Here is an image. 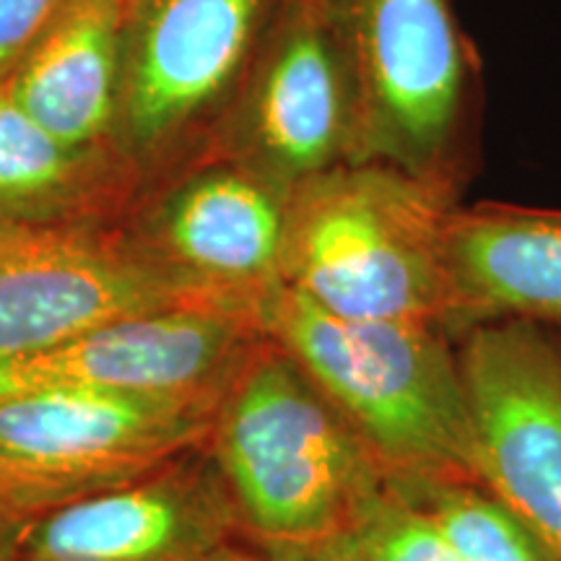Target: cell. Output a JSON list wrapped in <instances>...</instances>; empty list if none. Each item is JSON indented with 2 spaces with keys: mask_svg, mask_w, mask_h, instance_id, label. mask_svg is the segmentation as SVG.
Segmentation results:
<instances>
[{
  "mask_svg": "<svg viewBox=\"0 0 561 561\" xmlns=\"http://www.w3.org/2000/svg\"><path fill=\"white\" fill-rule=\"evenodd\" d=\"M250 138L278 185L359 161V104L325 0H297L250 100Z\"/></svg>",
  "mask_w": 561,
  "mask_h": 561,
  "instance_id": "11",
  "label": "cell"
},
{
  "mask_svg": "<svg viewBox=\"0 0 561 561\" xmlns=\"http://www.w3.org/2000/svg\"><path fill=\"white\" fill-rule=\"evenodd\" d=\"M289 187L250 167L203 174L161 216L157 234L136 248L187 297L261 312L284 276Z\"/></svg>",
  "mask_w": 561,
  "mask_h": 561,
  "instance_id": "10",
  "label": "cell"
},
{
  "mask_svg": "<svg viewBox=\"0 0 561 561\" xmlns=\"http://www.w3.org/2000/svg\"><path fill=\"white\" fill-rule=\"evenodd\" d=\"M210 305L110 234L60 224L0 227V367L130 314Z\"/></svg>",
  "mask_w": 561,
  "mask_h": 561,
  "instance_id": "8",
  "label": "cell"
},
{
  "mask_svg": "<svg viewBox=\"0 0 561 561\" xmlns=\"http://www.w3.org/2000/svg\"><path fill=\"white\" fill-rule=\"evenodd\" d=\"M263 328L307 371L392 491L481 481L458 341L426 320H348L289 286Z\"/></svg>",
  "mask_w": 561,
  "mask_h": 561,
  "instance_id": "2",
  "label": "cell"
},
{
  "mask_svg": "<svg viewBox=\"0 0 561 561\" xmlns=\"http://www.w3.org/2000/svg\"><path fill=\"white\" fill-rule=\"evenodd\" d=\"M297 561H341V559L333 557L331 551H320V553H312V557H305V559H297Z\"/></svg>",
  "mask_w": 561,
  "mask_h": 561,
  "instance_id": "21",
  "label": "cell"
},
{
  "mask_svg": "<svg viewBox=\"0 0 561 561\" xmlns=\"http://www.w3.org/2000/svg\"><path fill=\"white\" fill-rule=\"evenodd\" d=\"M265 0H157L136 62L130 121L140 136L180 123L240 76Z\"/></svg>",
  "mask_w": 561,
  "mask_h": 561,
  "instance_id": "13",
  "label": "cell"
},
{
  "mask_svg": "<svg viewBox=\"0 0 561 561\" xmlns=\"http://www.w3.org/2000/svg\"><path fill=\"white\" fill-rule=\"evenodd\" d=\"M458 203L380 161L312 174L286 203L284 286L339 318L442 328L445 224Z\"/></svg>",
  "mask_w": 561,
  "mask_h": 561,
  "instance_id": "3",
  "label": "cell"
},
{
  "mask_svg": "<svg viewBox=\"0 0 561 561\" xmlns=\"http://www.w3.org/2000/svg\"><path fill=\"white\" fill-rule=\"evenodd\" d=\"M237 561H286V559H278V557H273V553L263 551V549H250L248 553H242V557L237 559Z\"/></svg>",
  "mask_w": 561,
  "mask_h": 561,
  "instance_id": "20",
  "label": "cell"
},
{
  "mask_svg": "<svg viewBox=\"0 0 561 561\" xmlns=\"http://www.w3.org/2000/svg\"><path fill=\"white\" fill-rule=\"evenodd\" d=\"M19 533H21V523L0 512V561H13Z\"/></svg>",
  "mask_w": 561,
  "mask_h": 561,
  "instance_id": "19",
  "label": "cell"
},
{
  "mask_svg": "<svg viewBox=\"0 0 561 561\" xmlns=\"http://www.w3.org/2000/svg\"><path fill=\"white\" fill-rule=\"evenodd\" d=\"M396 494L437 525L460 561H561L483 481L430 483Z\"/></svg>",
  "mask_w": 561,
  "mask_h": 561,
  "instance_id": "15",
  "label": "cell"
},
{
  "mask_svg": "<svg viewBox=\"0 0 561 561\" xmlns=\"http://www.w3.org/2000/svg\"><path fill=\"white\" fill-rule=\"evenodd\" d=\"M210 419L128 392L50 385L0 392V512L30 523L125 486L206 442Z\"/></svg>",
  "mask_w": 561,
  "mask_h": 561,
  "instance_id": "5",
  "label": "cell"
},
{
  "mask_svg": "<svg viewBox=\"0 0 561 561\" xmlns=\"http://www.w3.org/2000/svg\"><path fill=\"white\" fill-rule=\"evenodd\" d=\"M263 339L261 312L174 305L112 320L32 359L5 364L0 392L76 385L178 403L214 421Z\"/></svg>",
  "mask_w": 561,
  "mask_h": 561,
  "instance_id": "6",
  "label": "cell"
},
{
  "mask_svg": "<svg viewBox=\"0 0 561 561\" xmlns=\"http://www.w3.org/2000/svg\"><path fill=\"white\" fill-rule=\"evenodd\" d=\"M359 104V161L462 201L481 170L483 73L453 0H325Z\"/></svg>",
  "mask_w": 561,
  "mask_h": 561,
  "instance_id": "4",
  "label": "cell"
},
{
  "mask_svg": "<svg viewBox=\"0 0 561 561\" xmlns=\"http://www.w3.org/2000/svg\"><path fill=\"white\" fill-rule=\"evenodd\" d=\"M62 0H0V68L32 45Z\"/></svg>",
  "mask_w": 561,
  "mask_h": 561,
  "instance_id": "18",
  "label": "cell"
},
{
  "mask_svg": "<svg viewBox=\"0 0 561 561\" xmlns=\"http://www.w3.org/2000/svg\"><path fill=\"white\" fill-rule=\"evenodd\" d=\"M447 310L455 341L502 320L561 325V208L458 203L445 224Z\"/></svg>",
  "mask_w": 561,
  "mask_h": 561,
  "instance_id": "12",
  "label": "cell"
},
{
  "mask_svg": "<svg viewBox=\"0 0 561 561\" xmlns=\"http://www.w3.org/2000/svg\"><path fill=\"white\" fill-rule=\"evenodd\" d=\"M73 149L47 133L0 87V227L47 224L45 214L66 191Z\"/></svg>",
  "mask_w": 561,
  "mask_h": 561,
  "instance_id": "16",
  "label": "cell"
},
{
  "mask_svg": "<svg viewBox=\"0 0 561 561\" xmlns=\"http://www.w3.org/2000/svg\"><path fill=\"white\" fill-rule=\"evenodd\" d=\"M325 551L341 561H460L437 525L390 489Z\"/></svg>",
  "mask_w": 561,
  "mask_h": 561,
  "instance_id": "17",
  "label": "cell"
},
{
  "mask_svg": "<svg viewBox=\"0 0 561 561\" xmlns=\"http://www.w3.org/2000/svg\"><path fill=\"white\" fill-rule=\"evenodd\" d=\"M458 354L481 481L561 559V325L486 322Z\"/></svg>",
  "mask_w": 561,
  "mask_h": 561,
  "instance_id": "7",
  "label": "cell"
},
{
  "mask_svg": "<svg viewBox=\"0 0 561 561\" xmlns=\"http://www.w3.org/2000/svg\"><path fill=\"white\" fill-rule=\"evenodd\" d=\"M206 450L250 543L286 561L331 549L390 489L341 413L268 333L216 409Z\"/></svg>",
  "mask_w": 561,
  "mask_h": 561,
  "instance_id": "1",
  "label": "cell"
},
{
  "mask_svg": "<svg viewBox=\"0 0 561 561\" xmlns=\"http://www.w3.org/2000/svg\"><path fill=\"white\" fill-rule=\"evenodd\" d=\"M117 21V0H70L11 83L21 107L68 149L110 121Z\"/></svg>",
  "mask_w": 561,
  "mask_h": 561,
  "instance_id": "14",
  "label": "cell"
},
{
  "mask_svg": "<svg viewBox=\"0 0 561 561\" xmlns=\"http://www.w3.org/2000/svg\"><path fill=\"white\" fill-rule=\"evenodd\" d=\"M244 536L206 442L21 525L13 561H237Z\"/></svg>",
  "mask_w": 561,
  "mask_h": 561,
  "instance_id": "9",
  "label": "cell"
}]
</instances>
